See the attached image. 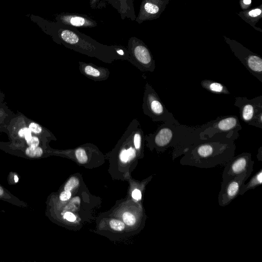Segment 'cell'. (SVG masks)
<instances>
[{"instance_id": "6da1fadb", "label": "cell", "mask_w": 262, "mask_h": 262, "mask_svg": "<svg viewBox=\"0 0 262 262\" xmlns=\"http://www.w3.org/2000/svg\"><path fill=\"white\" fill-rule=\"evenodd\" d=\"M53 29L58 43L71 50L96 58L106 63H112L117 60H128L127 48L122 46L100 43L79 32L76 28L58 22Z\"/></svg>"}, {"instance_id": "7a4b0ae2", "label": "cell", "mask_w": 262, "mask_h": 262, "mask_svg": "<svg viewBox=\"0 0 262 262\" xmlns=\"http://www.w3.org/2000/svg\"><path fill=\"white\" fill-rule=\"evenodd\" d=\"M235 149L234 141L215 134L198 140L185 152L180 163L201 168L225 165L234 156Z\"/></svg>"}, {"instance_id": "3957f363", "label": "cell", "mask_w": 262, "mask_h": 262, "mask_svg": "<svg viewBox=\"0 0 262 262\" xmlns=\"http://www.w3.org/2000/svg\"><path fill=\"white\" fill-rule=\"evenodd\" d=\"M204 124L189 126L180 124L175 118L164 122L156 130L146 135L144 139L148 147L159 152L173 147L172 159L183 155L189 147L200 138Z\"/></svg>"}, {"instance_id": "277c9868", "label": "cell", "mask_w": 262, "mask_h": 262, "mask_svg": "<svg viewBox=\"0 0 262 262\" xmlns=\"http://www.w3.org/2000/svg\"><path fill=\"white\" fill-rule=\"evenodd\" d=\"M143 113L154 122H165L174 117L165 107L152 86L146 82L143 98Z\"/></svg>"}, {"instance_id": "5b68a950", "label": "cell", "mask_w": 262, "mask_h": 262, "mask_svg": "<svg viewBox=\"0 0 262 262\" xmlns=\"http://www.w3.org/2000/svg\"><path fill=\"white\" fill-rule=\"evenodd\" d=\"M128 61L140 71L153 72L156 68L155 60L145 43L139 38L132 36L128 40Z\"/></svg>"}, {"instance_id": "8992f818", "label": "cell", "mask_w": 262, "mask_h": 262, "mask_svg": "<svg viewBox=\"0 0 262 262\" xmlns=\"http://www.w3.org/2000/svg\"><path fill=\"white\" fill-rule=\"evenodd\" d=\"M242 128L238 117L235 115L217 117L215 120L204 124L200 138L210 137L215 134H221L235 141Z\"/></svg>"}, {"instance_id": "52a82bcc", "label": "cell", "mask_w": 262, "mask_h": 262, "mask_svg": "<svg viewBox=\"0 0 262 262\" xmlns=\"http://www.w3.org/2000/svg\"><path fill=\"white\" fill-rule=\"evenodd\" d=\"M234 55L247 70L262 82V59L259 55L252 52L237 41L224 36Z\"/></svg>"}, {"instance_id": "ba28073f", "label": "cell", "mask_w": 262, "mask_h": 262, "mask_svg": "<svg viewBox=\"0 0 262 262\" xmlns=\"http://www.w3.org/2000/svg\"><path fill=\"white\" fill-rule=\"evenodd\" d=\"M234 105L239 108L241 120L249 125L262 128V96L251 99L237 96Z\"/></svg>"}, {"instance_id": "9c48e42d", "label": "cell", "mask_w": 262, "mask_h": 262, "mask_svg": "<svg viewBox=\"0 0 262 262\" xmlns=\"http://www.w3.org/2000/svg\"><path fill=\"white\" fill-rule=\"evenodd\" d=\"M254 162L251 154L243 152L233 156L226 164L222 174V181L246 173L251 176L253 170Z\"/></svg>"}, {"instance_id": "30bf717a", "label": "cell", "mask_w": 262, "mask_h": 262, "mask_svg": "<svg viewBox=\"0 0 262 262\" xmlns=\"http://www.w3.org/2000/svg\"><path fill=\"white\" fill-rule=\"evenodd\" d=\"M250 176L243 173L222 181L218 195L219 205L225 207L229 205L239 194L241 188Z\"/></svg>"}, {"instance_id": "8fae6325", "label": "cell", "mask_w": 262, "mask_h": 262, "mask_svg": "<svg viewBox=\"0 0 262 262\" xmlns=\"http://www.w3.org/2000/svg\"><path fill=\"white\" fill-rule=\"evenodd\" d=\"M167 5L162 0H143L135 21L139 24L159 18Z\"/></svg>"}, {"instance_id": "7c38bea8", "label": "cell", "mask_w": 262, "mask_h": 262, "mask_svg": "<svg viewBox=\"0 0 262 262\" xmlns=\"http://www.w3.org/2000/svg\"><path fill=\"white\" fill-rule=\"evenodd\" d=\"M58 23L74 28H94L97 26L96 20L85 14L66 13L56 17Z\"/></svg>"}, {"instance_id": "4fadbf2b", "label": "cell", "mask_w": 262, "mask_h": 262, "mask_svg": "<svg viewBox=\"0 0 262 262\" xmlns=\"http://www.w3.org/2000/svg\"><path fill=\"white\" fill-rule=\"evenodd\" d=\"M79 69L82 74L95 81L106 80L110 75L107 68L98 67L92 63L79 61Z\"/></svg>"}, {"instance_id": "5bb4252c", "label": "cell", "mask_w": 262, "mask_h": 262, "mask_svg": "<svg viewBox=\"0 0 262 262\" xmlns=\"http://www.w3.org/2000/svg\"><path fill=\"white\" fill-rule=\"evenodd\" d=\"M237 14L256 30L262 32L261 29L256 27V23L262 18V4L246 10H242Z\"/></svg>"}, {"instance_id": "9a60e30c", "label": "cell", "mask_w": 262, "mask_h": 262, "mask_svg": "<svg viewBox=\"0 0 262 262\" xmlns=\"http://www.w3.org/2000/svg\"><path fill=\"white\" fill-rule=\"evenodd\" d=\"M203 88L215 94L229 95L230 92L223 84L209 79H204L201 82Z\"/></svg>"}, {"instance_id": "2e32d148", "label": "cell", "mask_w": 262, "mask_h": 262, "mask_svg": "<svg viewBox=\"0 0 262 262\" xmlns=\"http://www.w3.org/2000/svg\"><path fill=\"white\" fill-rule=\"evenodd\" d=\"M120 5L119 14L121 18L124 20L126 18L130 19L132 21H135L136 15L135 12L134 0H119Z\"/></svg>"}, {"instance_id": "e0dca14e", "label": "cell", "mask_w": 262, "mask_h": 262, "mask_svg": "<svg viewBox=\"0 0 262 262\" xmlns=\"http://www.w3.org/2000/svg\"><path fill=\"white\" fill-rule=\"evenodd\" d=\"M262 183V169L260 168L257 171L255 174L250 179L247 183H244L242 186L239 195L244 194L248 190L254 189L260 186Z\"/></svg>"}, {"instance_id": "ac0fdd59", "label": "cell", "mask_w": 262, "mask_h": 262, "mask_svg": "<svg viewBox=\"0 0 262 262\" xmlns=\"http://www.w3.org/2000/svg\"><path fill=\"white\" fill-rule=\"evenodd\" d=\"M144 140V133L140 124L136 127L133 137V144L137 152L141 151Z\"/></svg>"}, {"instance_id": "d6986e66", "label": "cell", "mask_w": 262, "mask_h": 262, "mask_svg": "<svg viewBox=\"0 0 262 262\" xmlns=\"http://www.w3.org/2000/svg\"><path fill=\"white\" fill-rule=\"evenodd\" d=\"M74 154L76 159L81 164H84L88 160V155L84 146H80L74 151Z\"/></svg>"}, {"instance_id": "ffe728a7", "label": "cell", "mask_w": 262, "mask_h": 262, "mask_svg": "<svg viewBox=\"0 0 262 262\" xmlns=\"http://www.w3.org/2000/svg\"><path fill=\"white\" fill-rule=\"evenodd\" d=\"M42 148L38 146H29L26 150V155L30 157H39L42 155Z\"/></svg>"}, {"instance_id": "44dd1931", "label": "cell", "mask_w": 262, "mask_h": 262, "mask_svg": "<svg viewBox=\"0 0 262 262\" xmlns=\"http://www.w3.org/2000/svg\"><path fill=\"white\" fill-rule=\"evenodd\" d=\"M79 180L75 177H71L66 183L64 190L71 191L79 185Z\"/></svg>"}, {"instance_id": "7402d4cb", "label": "cell", "mask_w": 262, "mask_h": 262, "mask_svg": "<svg viewBox=\"0 0 262 262\" xmlns=\"http://www.w3.org/2000/svg\"><path fill=\"white\" fill-rule=\"evenodd\" d=\"M122 219L124 223L128 226L134 225L136 221L135 215L129 212H124Z\"/></svg>"}, {"instance_id": "603a6c76", "label": "cell", "mask_w": 262, "mask_h": 262, "mask_svg": "<svg viewBox=\"0 0 262 262\" xmlns=\"http://www.w3.org/2000/svg\"><path fill=\"white\" fill-rule=\"evenodd\" d=\"M110 225L112 229L115 231H121L125 228L124 224L118 220L112 219L110 221Z\"/></svg>"}, {"instance_id": "cb8c5ba5", "label": "cell", "mask_w": 262, "mask_h": 262, "mask_svg": "<svg viewBox=\"0 0 262 262\" xmlns=\"http://www.w3.org/2000/svg\"><path fill=\"white\" fill-rule=\"evenodd\" d=\"M90 5L94 9H102L107 5L105 0H90Z\"/></svg>"}, {"instance_id": "d4e9b609", "label": "cell", "mask_w": 262, "mask_h": 262, "mask_svg": "<svg viewBox=\"0 0 262 262\" xmlns=\"http://www.w3.org/2000/svg\"><path fill=\"white\" fill-rule=\"evenodd\" d=\"M18 135L21 137H25L27 141L30 139L32 137L31 131L28 128H23L19 130Z\"/></svg>"}, {"instance_id": "484cf974", "label": "cell", "mask_w": 262, "mask_h": 262, "mask_svg": "<svg viewBox=\"0 0 262 262\" xmlns=\"http://www.w3.org/2000/svg\"><path fill=\"white\" fill-rule=\"evenodd\" d=\"M239 6L243 10H246L252 5V0H239Z\"/></svg>"}, {"instance_id": "4316f807", "label": "cell", "mask_w": 262, "mask_h": 262, "mask_svg": "<svg viewBox=\"0 0 262 262\" xmlns=\"http://www.w3.org/2000/svg\"><path fill=\"white\" fill-rule=\"evenodd\" d=\"M107 5H111L119 13L120 10V5L119 0H105Z\"/></svg>"}, {"instance_id": "83f0119b", "label": "cell", "mask_w": 262, "mask_h": 262, "mask_svg": "<svg viewBox=\"0 0 262 262\" xmlns=\"http://www.w3.org/2000/svg\"><path fill=\"white\" fill-rule=\"evenodd\" d=\"M29 128L36 134H39L42 131L41 127L38 124L33 122L30 124Z\"/></svg>"}, {"instance_id": "f1b7e54d", "label": "cell", "mask_w": 262, "mask_h": 262, "mask_svg": "<svg viewBox=\"0 0 262 262\" xmlns=\"http://www.w3.org/2000/svg\"><path fill=\"white\" fill-rule=\"evenodd\" d=\"M27 143L30 146L36 147L39 144V140L36 137H31L30 139L27 140Z\"/></svg>"}, {"instance_id": "f546056e", "label": "cell", "mask_w": 262, "mask_h": 262, "mask_svg": "<svg viewBox=\"0 0 262 262\" xmlns=\"http://www.w3.org/2000/svg\"><path fill=\"white\" fill-rule=\"evenodd\" d=\"M71 196V192L70 191L64 190L62 191L59 196V199L62 201L68 200Z\"/></svg>"}, {"instance_id": "4dcf8cb0", "label": "cell", "mask_w": 262, "mask_h": 262, "mask_svg": "<svg viewBox=\"0 0 262 262\" xmlns=\"http://www.w3.org/2000/svg\"><path fill=\"white\" fill-rule=\"evenodd\" d=\"M132 196L136 200H140L142 198L141 191L138 189H135L132 192Z\"/></svg>"}, {"instance_id": "1f68e13d", "label": "cell", "mask_w": 262, "mask_h": 262, "mask_svg": "<svg viewBox=\"0 0 262 262\" xmlns=\"http://www.w3.org/2000/svg\"><path fill=\"white\" fill-rule=\"evenodd\" d=\"M64 218L69 222H74L76 219V216L72 212H67L64 215Z\"/></svg>"}, {"instance_id": "d6a6232c", "label": "cell", "mask_w": 262, "mask_h": 262, "mask_svg": "<svg viewBox=\"0 0 262 262\" xmlns=\"http://www.w3.org/2000/svg\"><path fill=\"white\" fill-rule=\"evenodd\" d=\"M257 158L258 161H262V146H260L258 150Z\"/></svg>"}, {"instance_id": "836d02e7", "label": "cell", "mask_w": 262, "mask_h": 262, "mask_svg": "<svg viewBox=\"0 0 262 262\" xmlns=\"http://www.w3.org/2000/svg\"><path fill=\"white\" fill-rule=\"evenodd\" d=\"M14 180L15 182H17L18 181V178L16 176H14Z\"/></svg>"}, {"instance_id": "e575fe53", "label": "cell", "mask_w": 262, "mask_h": 262, "mask_svg": "<svg viewBox=\"0 0 262 262\" xmlns=\"http://www.w3.org/2000/svg\"><path fill=\"white\" fill-rule=\"evenodd\" d=\"M162 1H163L166 4V5H167L169 3V2L170 0H162Z\"/></svg>"}, {"instance_id": "d590c367", "label": "cell", "mask_w": 262, "mask_h": 262, "mask_svg": "<svg viewBox=\"0 0 262 262\" xmlns=\"http://www.w3.org/2000/svg\"><path fill=\"white\" fill-rule=\"evenodd\" d=\"M3 192L4 191H3V189L1 187H0V196L3 194Z\"/></svg>"}]
</instances>
